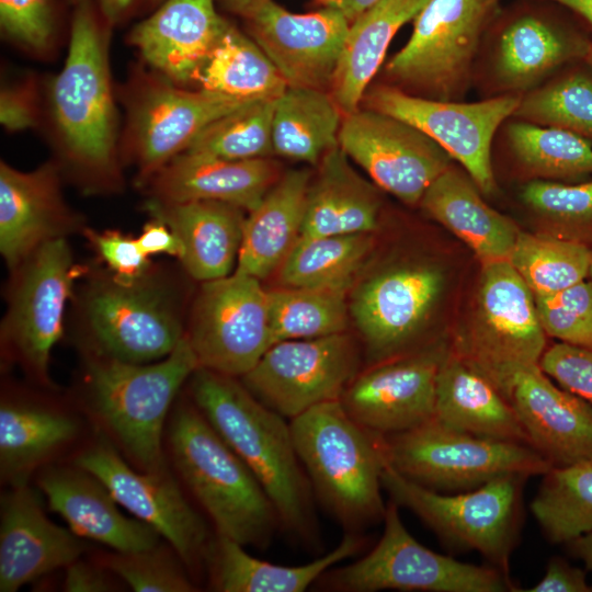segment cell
Segmentation results:
<instances>
[{
  "mask_svg": "<svg viewBox=\"0 0 592 592\" xmlns=\"http://www.w3.org/2000/svg\"><path fill=\"white\" fill-rule=\"evenodd\" d=\"M440 270L428 264L389 267L362 281L349 311L375 363L395 357L428 319L443 289Z\"/></svg>",
  "mask_w": 592,
  "mask_h": 592,
  "instance_id": "d6986e66",
  "label": "cell"
},
{
  "mask_svg": "<svg viewBox=\"0 0 592 592\" xmlns=\"http://www.w3.org/2000/svg\"><path fill=\"white\" fill-rule=\"evenodd\" d=\"M278 178L269 158L228 160L186 150L144 184L149 185L151 200L159 202L217 201L250 212Z\"/></svg>",
  "mask_w": 592,
  "mask_h": 592,
  "instance_id": "484cf974",
  "label": "cell"
},
{
  "mask_svg": "<svg viewBox=\"0 0 592 592\" xmlns=\"http://www.w3.org/2000/svg\"><path fill=\"white\" fill-rule=\"evenodd\" d=\"M103 19L113 25L119 22L133 9L137 0H96Z\"/></svg>",
  "mask_w": 592,
  "mask_h": 592,
  "instance_id": "6f0895ef",
  "label": "cell"
},
{
  "mask_svg": "<svg viewBox=\"0 0 592 592\" xmlns=\"http://www.w3.org/2000/svg\"><path fill=\"white\" fill-rule=\"evenodd\" d=\"M269 0H220L224 8L235 14L247 16Z\"/></svg>",
  "mask_w": 592,
  "mask_h": 592,
  "instance_id": "94428289",
  "label": "cell"
},
{
  "mask_svg": "<svg viewBox=\"0 0 592 592\" xmlns=\"http://www.w3.org/2000/svg\"><path fill=\"white\" fill-rule=\"evenodd\" d=\"M535 303L547 335L592 350V278H584L551 296L535 297Z\"/></svg>",
  "mask_w": 592,
  "mask_h": 592,
  "instance_id": "7dc6e473",
  "label": "cell"
},
{
  "mask_svg": "<svg viewBox=\"0 0 592 592\" xmlns=\"http://www.w3.org/2000/svg\"><path fill=\"white\" fill-rule=\"evenodd\" d=\"M584 19L592 26V0H551Z\"/></svg>",
  "mask_w": 592,
  "mask_h": 592,
  "instance_id": "6125c7cd",
  "label": "cell"
},
{
  "mask_svg": "<svg viewBox=\"0 0 592 592\" xmlns=\"http://www.w3.org/2000/svg\"><path fill=\"white\" fill-rule=\"evenodd\" d=\"M346 287H285L269 291L273 344L346 332Z\"/></svg>",
  "mask_w": 592,
  "mask_h": 592,
  "instance_id": "60d3db41",
  "label": "cell"
},
{
  "mask_svg": "<svg viewBox=\"0 0 592 592\" xmlns=\"http://www.w3.org/2000/svg\"><path fill=\"white\" fill-rule=\"evenodd\" d=\"M76 535L46 517L27 482L12 486L1 498L0 591L15 592L79 559L84 546Z\"/></svg>",
  "mask_w": 592,
  "mask_h": 592,
  "instance_id": "cb8c5ba5",
  "label": "cell"
},
{
  "mask_svg": "<svg viewBox=\"0 0 592 592\" xmlns=\"http://www.w3.org/2000/svg\"><path fill=\"white\" fill-rule=\"evenodd\" d=\"M190 379L194 405L262 486L281 528L305 548L320 549L315 496L289 420L260 402L239 378L198 367Z\"/></svg>",
  "mask_w": 592,
  "mask_h": 592,
  "instance_id": "6da1fadb",
  "label": "cell"
},
{
  "mask_svg": "<svg viewBox=\"0 0 592 592\" xmlns=\"http://www.w3.org/2000/svg\"><path fill=\"white\" fill-rule=\"evenodd\" d=\"M125 102L126 143L144 184L212 123L254 101L203 89L187 91L157 72H140Z\"/></svg>",
  "mask_w": 592,
  "mask_h": 592,
  "instance_id": "4fadbf2b",
  "label": "cell"
},
{
  "mask_svg": "<svg viewBox=\"0 0 592 592\" xmlns=\"http://www.w3.org/2000/svg\"><path fill=\"white\" fill-rule=\"evenodd\" d=\"M527 478L509 474L471 490L441 492L402 477L386 464L382 485L392 502L413 512L445 543L476 550L509 573Z\"/></svg>",
  "mask_w": 592,
  "mask_h": 592,
  "instance_id": "ba28073f",
  "label": "cell"
},
{
  "mask_svg": "<svg viewBox=\"0 0 592 592\" xmlns=\"http://www.w3.org/2000/svg\"><path fill=\"white\" fill-rule=\"evenodd\" d=\"M591 260L581 241L520 231L509 261L534 297H547L588 278Z\"/></svg>",
  "mask_w": 592,
  "mask_h": 592,
  "instance_id": "b9f144b4",
  "label": "cell"
},
{
  "mask_svg": "<svg viewBox=\"0 0 592 592\" xmlns=\"http://www.w3.org/2000/svg\"><path fill=\"white\" fill-rule=\"evenodd\" d=\"M227 24L214 0H164L132 30L128 42L155 72L184 84L192 82Z\"/></svg>",
  "mask_w": 592,
  "mask_h": 592,
  "instance_id": "4316f807",
  "label": "cell"
},
{
  "mask_svg": "<svg viewBox=\"0 0 592 592\" xmlns=\"http://www.w3.org/2000/svg\"><path fill=\"white\" fill-rule=\"evenodd\" d=\"M82 305L92 355L152 363L167 357L185 334L171 282L151 269L130 284L119 283L111 274L96 277Z\"/></svg>",
  "mask_w": 592,
  "mask_h": 592,
  "instance_id": "9c48e42d",
  "label": "cell"
},
{
  "mask_svg": "<svg viewBox=\"0 0 592 592\" xmlns=\"http://www.w3.org/2000/svg\"><path fill=\"white\" fill-rule=\"evenodd\" d=\"M429 0H378L350 23L330 95L344 116L358 110L398 30Z\"/></svg>",
  "mask_w": 592,
  "mask_h": 592,
  "instance_id": "e575fe53",
  "label": "cell"
},
{
  "mask_svg": "<svg viewBox=\"0 0 592 592\" xmlns=\"http://www.w3.org/2000/svg\"><path fill=\"white\" fill-rule=\"evenodd\" d=\"M519 163L540 178L577 179L592 174V143L573 133L522 121L508 129Z\"/></svg>",
  "mask_w": 592,
  "mask_h": 592,
  "instance_id": "7bdbcfd3",
  "label": "cell"
},
{
  "mask_svg": "<svg viewBox=\"0 0 592 592\" xmlns=\"http://www.w3.org/2000/svg\"><path fill=\"white\" fill-rule=\"evenodd\" d=\"M246 274L202 283L185 335L198 366L241 378L273 344L269 291Z\"/></svg>",
  "mask_w": 592,
  "mask_h": 592,
  "instance_id": "7c38bea8",
  "label": "cell"
},
{
  "mask_svg": "<svg viewBox=\"0 0 592 592\" xmlns=\"http://www.w3.org/2000/svg\"><path fill=\"white\" fill-rule=\"evenodd\" d=\"M525 592H592L587 573L560 557L548 561L543 578Z\"/></svg>",
  "mask_w": 592,
  "mask_h": 592,
  "instance_id": "db71d44e",
  "label": "cell"
},
{
  "mask_svg": "<svg viewBox=\"0 0 592 592\" xmlns=\"http://www.w3.org/2000/svg\"><path fill=\"white\" fill-rule=\"evenodd\" d=\"M520 94H503L480 102L441 101L378 86L364 94L366 107L402 119L439 144L466 170L478 189L494 190L491 144L499 126L513 116Z\"/></svg>",
  "mask_w": 592,
  "mask_h": 592,
  "instance_id": "2e32d148",
  "label": "cell"
},
{
  "mask_svg": "<svg viewBox=\"0 0 592 592\" xmlns=\"http://www.w3.org/2000/svg\"><path fill=\"white\" fill-rule=\"evenodd\" d=\"M79 433L78 421L36 402L4 399L0 406V474L11 486L29 476Z\"/></svg>",
  "mask_w": 592,
  "mask_h": 592,
  "instance_id": "d590c367",
  "label": "cell"
},
{
  "mask_svg": "<svg viewBox=\"0 0 592 592\" xmlns=\"http://www.w3.org/2000/svg\"><path fill=\"white\" fill-rule=\"evenodd\" d=\"M378 0H330L329 5L340 10L349 22H353Z\"/></svg>",
  "mask_w": 592,
  "mask_h": 592,
  "instance_id": "91938a15",
  "label": "cell"
},
{
  "mask_svg": "<svg viewBox=\"0 0 592 592\" xmlns=\"http://www.w3.org/2000/svg\"><path fill=\"white\" fill-rule=\"evenodd\" d=\"M83 234L117 282L134 283L151 269L150 259L140 249L137 238L119 230L84 229Z\"/></svg>",
  "mask_w": 592,
  "mask_h": 592,
  "instance_id": "f907efd6",
  "label": "cell"
},
{
  "mask_svg": "<svg viewBox=\"0 0 592 592\" xmlns=\"http://www.w3.org/2000/svg\"><path fill=\"white\" fill-rule=\"evenodd\" d=\"M276 99L258 100L220 117L186 150L228 160L269 158L274 153L272 124Z\"/></svg>",
  "mask_w": 592,
  "mask_h": 592,
  "instance_id": "f6af8a7d",
  "label": "cell"
},
{
  "mask_svg": "<svg viewBox=\"0 0 592 592\" xmlns=\"http://www.w3.org/2000/svg\"><path fill=\"white\" fill-rule=\"evenodd\" d=\"M538 365L559 386L592 405V350L555 343Z\"/></svg>",
  "mask_w": 592,
  "mask_h": 592,
  "instance_id": "816d5d0a",
  "label": "cell"
},
{
  "mask_svg": "<svg viewBox=\"0 0 592 592\" xmlns=\"http://www.w3.org/2000/svg\"><path fill=\"white\" fill-rule=\"evenodd\" d=\"M110 570L100 561L75 560L66 567L64 590L67 592H106L114 590Z\"/></svg>",
  "mask_w": 592,
  "mask_h": 592,
  "instance_id": "11a10c76",
  "label": "cell"
},
{
  "mask_svg": "<svg viewBox=\"0 0 592 592\" xmlns=\"http://www.w3.org/2000/svg\"><path fill=\"white\" fill-rule=\"evenodd\" d=\"M567 545L570 553L582 560L588 570L592 571V531L576 537Z\"/></svg>",
  "mask_w": 592,
  "mask_h": 592,
  "instance_id": "680465c9",
  "label": "cell"
},
{
  "mask_svg": "<svg viewBox=\"0 0 592 592\" xmlns=\"http://www.w3.org/2000/svg\"><path fill=\"white\" fill-rule=\"evenodd\" d=\"M499 12V0H429L413 19L409 41L386 65L387 76L415 95L454 101Z\"/></svg>",
  "mask_w": 592,
  "mask_h": 592,
  "instance_id": "8fae6325",
  "label": "cell"
},
{
  "mask_svg": "<svg viewBox=\"0 0 592 592\" xmlns=\"http://www.w3.org/2000/svg\"><path fill=\"white\" fill-rule=\"evenodd\" d=\"M38 486L50 509L79 536L119 553L139 551L159 544L160 534L153 527L125 516L106 486L76 465L44 469Z\"/></svg>",
  "mask_w": 592,
  "mask_h": 592,
  "instance_id": "d4e9b609",
  "label": "cell"
},
{
  "mask_svg": "<svg viewBox=\"0 0 592 592\" xmlns=\"http://www.w3.org/2000/svg\"><path fill=\"white\" fill-rule=\"evenodd\" d=\"M71 4H73L75 7L84 2V1H88V0H68Z\"/></svg>",
  "mask_w": 592,
  "mask_h": 592,
  "instance_id": "e7e4bbea",
  "label": "cell"
},
{
  "mask_svg": "<svg viewBox=\"0 0 592 592\" xmlns=\"http://www.w3.org/2000/svg\"><path fill=\"white\" fill-rule=\"evenodd\" d=\"M398 509L391 500L387 503L383 534L367 555L330 568L315 587L337 592L516 591L509 573L494 566L463 562L420 544L406 528Z\"/></svg>",
  "mask_w": 592,
  "mask_h": 592,
  "instance_id": "30bf717a",
  "label": "cell"
},
{
  "mask_svg": "<svg viewBox=\"0 0 592 592\" xmlns=\"http://www.w3.org/2000/svg\"><path fill=\"white\" fill-rule=\"evenodd\" d=\"M589 39L539 14L506 23L496 44L493 75L508 94L528 92L558 68L584 57Z\"/></svg>",
  "mask_w": 592,
  "mask_h": 592,
  "instance_id": "f1b7e54d",
  "label": "cell"
},
{
  "mask_svg": "<svg viewBox=\"0 0 592 592\" xmlns=\"http://www.w3.org/2000/svg\"><path fill=\"white\" fill-rule=\"evenodd\" d=\"M546 335L532 291L510 261L492 262L482 264L469 322L451 352L508 399L515 376L539 364Z\"/></svg>",
  "mask_w": 592,
  "mask_h": 592,
  "instance_id": "8992f818",
  "label": "cell"
},
{
  "mask_svg": "<svg viewBox=\"0 0 592 592\" xmlns=\"http://www.w3.org/2000/svg\"><path fill=\"white\" fill-rule=\"evenodd\" d=\"M349 159L337 146L318 163L307 190L300 236L372 234L377 228L380 201L376 187Z\"/></svg>",
  "mask_w": 592,
  "mask_h": 592,
  "instance_id": "f546056e",
  "label": "cell"
},
{
  "mask_svg": "<svg viewBox=\"0 0 592 592\" xmlns=\"http://www.w3.org/2000/svg\"><path fill=\"white\" fill-rule=\"evenodd\" d=\"M110 27L92 0L75 7L68 55L49 90L61 156L92 189H112L121 182L109 66Z\"/></svg>",
  "mask_w": 592,
  "mask_h": 592,
  "instance_id": "7a4b0ae2",
  "label": "cell"
},
{
  "mask_svg": "<svg viewBox=\"0 0 592 592\" xmlns=\"http://www.w3.org/2000/svg\"><path fill=\"white\" fill-rule=\"evenodd\" d=\"M360 350L342 332L272 344L240 382L264 406L292 420L307 410L340 400L360 373Z\"/></svg>",
  "mask_w": 592,
  "mask_h": 592,
  "instance_id": "9a60e30c",
  "label": "cell"
},
{
  "mask_svg": "<svg viewBox=\"0 0 592 592\" xmlns=\"http://www.w3.org/2000/svg\"><path fill=\"white\" fill-rule=\"evenodd\" d=\"M137 241L147 257L168 254L179 260L182 257L183 249L179 238L158 218L152 217L144 225Z\"/></svg>",
  "mask_w": 592,
  "mask_h": 592,
  "instance_id": "9f6ffc18",
  "label": "cell"
},
{
  "mask_svg": "<svg viewBox=\"0 0 592 592\" xmlns=\"http://www.w3.org/2000/svg\"><path fill=\"white\" fill-rule=\"evenodd\" d=\"M311 173L285 172L246 217L234 272L264 280L280 269L300 237Z\"/></svg>",
  "mask_w": 592,
  "mask_h": 592,
  "instance_id": "4dcf8cb0",
  "label": "cell"
},
{
  "mask_svg": "<svg viewBox=\"0 0 592 592\" xmlns=\"http://www.w3.org/2000/svg\"><path fill=\"white\" fill-rule=\"evenodd\" d=\"M434 419L477 436L530 445L510 401L451 351L436 377Z\"/></svg>",
  "mask_w": 592,
  "mask_h": 592,
  "instance_id": "836d02e7",
  "label": "cell"
},
{
  "mask_svg": "<svg viewBox=\"0 0 592 592\" xmlns=\"http://www.w3.org/2000/svg\"><path fill=\"white\" fill-rule=\"evenodd\" d=\"M508 400L530 446L553 467L592 457V405L556 385L539 365L515 376Z\"/></svg>",
  "mask_w": 592,
  "mask_h": 592,
  "instance_id": "603a6c76",
  "label": "cell"
},
{
  "mask_svg": "<svg viewBox=\"0 0 592 592\" xmlns=\"http://www.w3.org/2000/svg\"><path fill=\"white\" fill-rule=\"evenodd\" d=\"M468 174L449 167L421 198L433 219L462 239L482 264L509 261L520 230L481 198Z\"/></svg>",
  "mask_w": 592,
  "mask_h": 592,
  "instance_id": "d6a6232c",
  "label": "cell"
},
{
  "mask_svg": "<svg viewBox=\"0 0 592 592\" xmlns=\"http://www.w3.org/2000/svg\"><path fill=\"white\" fill-rule=\"evenodd\" d=\"M521 196L533 210L565 229L592 226V181L562 184L534 180L525 184Z\"/></svg>",
  "mask_w": 592,
  "mask_h": 592,
  "instance_id": "c3c4849f",
  "label": "cell"
},
{
  "mask_svg": "<svg viewBox=\"0 0 592 592\" xmlns=\"http://www.w3.org/2000/svg\"><path fill=\"white\" fill-rule=\"evenodd\" d=\"M0 122L11 133L26 130L38 125L39 101L33 79L7 83L1 88Z\"/></svg>",
  "mask_w": 592,
  "mask_h": 592,
  "instance_id": "f5cc1de1",
  "label": "cell"
},
{
  "mask_svg": "<svg viewBox=\"0 0 592 592\" xmlns=\"http://www.w3.org/2000/svg\"><path fill=\"white\" fill-rule=\"evenodd\" d=\"M167 435L175 469L216 533L244 547L267 548L281 528L273 503L194 402L175 406Z\"/></svg>",
  "mask_w": 592,
  "mask_h": 592,
  "instance_id": "5b68a950",
  "label": "cell"
},
{
  "mask_svg": "<svg viewBox=\"0 0 592 592\" xmlns=\"http://www.w3.org/2000/svg\"><path fill=\"white\" fill-rule=\"evenodd\" d=\"M590 278H592V260H591V267H590V275H589Z\"/></svg>",
  "mask_w": 592,
  "mask_h": 592,
  "instance_id": "03108f58",
  "label": "cell"
},
{
  "mask_svg": "<svg viewBox=\"0 0 592 592\" xmlns=\"http://www.w3.org/2000/svg\"><path fill=\"white\" fill-rule=\"evenodd\" d=\"M244 18L288 87L330 89L350 27L340 10L296 14L269 0Z\"/></svg>",
  "mask_w": 592,
  "mask_h": 592,
  "instance_id": "44dd1931",
  "label": "cell"
},
{
  "mask_svg": "<svg viewBox=\"0 0 592 592\" xmlns=\"http://www.w3.org/2000/svg\"><path fill=\"white\" fill-rule=\"evenodd\" d=\"M151 1H153L156 3H160V2H163L164 0H151Z\"/></svg>",
  "mask_w": 592,
  "mask_h": 592,
  "instance_id": "003e7915",
  "label": "cell"
},
{
  "mask_svg": "<svg viewBox=\"0 0 592 592\" xmlns=\"http://www.w3.org/2000/svg\"><path fill=\"white\" fill-rule=\"evenodd\" d=\"M73 464L100 479L119 505L153 527L186 567L205 563L213 537L167 471H137L102 440L81 451Z\"/></svg>",
  "mask_w": 592,
  "mask_h": 592,
  "instance_id": "ac0fdd59",
  "label": "cell"
},
{
  "mask_svg": "<svg viewBox=\"0 0 592 592\" xmlns=\"http://www.w3.org/2000/svg\"><path fill=\"white\" fill-rule=\"evenodd\" d=\"M1 339L12 357L49 384V358L62 334L64 315L82 269L66 238L38 247L16 270Z\"/></svg>",
  "mask_w": 592,
  "mask_h": 592,
  "instance_id": "5bb4252c",
  "label": "cell"
},
{
  "mask_svg": "<svg viewBox=\"0 0 592 592\" xmlns=\"http://www.w3.org/2000/svg\"><path fill=\"white\" fill-rule=\"evenodd\" d=\"M338 143L376 185L409 205L451 167L452 157L423 132L367 107L344 116Z\"/></svg>",
  "mask_w": 592,
  "mask_h": 592,
  "instance_id": "e0dca14e",
  "label": "cell"
},
{
  "mask_svg": "<svg viewBox=\"0 0 592 592\" xmlns=\"http://www.w3.org/2000/svg\"><path fill=\"white\" fill-rule=\"evenodd\" d=\"M374 244L372 234L300 236L278 269L285 287L350 288Z\"/></svg>",
  "mask_w": 592,
  "mask_h": 592,
  "instance_id": "f35d334b",
  "label": "cell"
},
{
  "mask_svg": "<svg viewBox=\"0 0 592 592\" xmlns=\"http://www.w3.org/2000/svg\"><path fill=\"white\" fill-rule=\"evenodd\" d=\"M583 59L587 62V65L590 67V69L592 70V41L589 42L588 49Z\"/></svg>",
  "mask_w": 592,
  "mask_h": 592,
  "instance_id": "be15d7a7",
  "label": "cell"
},
{
  "mask_svg": "<svg viewBox=\"0 0 592 592\" xmlns=\"http://www.w3.org/2000/svg\"><path fill=\"white\" fill-rule=\"evenodd\" d=\"M172 551L158 544L139 551H115L103 556L100 562L136 592L195 591V585L182 569L181 558Z\"/></svg>",
  "mask_w": 592,
  "mask_h": 592,
  "instance_id": "bcb514c9",
  "label": "cell"
},
{
  "mask_svg": "<svg viewBox=\"0 0 592 592\" xmlns=\"http://www.w3.org/2000/svg\"><path fill=\"white\" fill-rule=\"evenodd\" d=\"M366 539L346 532L329 553L300 566H282L258 559L241 544L216 533L205 565L210 585L221 592H304L330 568L358 553Z\"/></svg>",
  "mask_w": 592,
  "mask_h": 592,
  "instance_id": "1f68e13d",
  "label": "cell"
},
{
  "mask_svg": "<svg viewBox=\"0 0 592 592\" xmlns=\"http://www.w3.org/2000/svg\"><path fill=\"white\" fill-rule=\"evenodd\" d=\"M0 26L7 38L26 52L45 56L56 38L53 0H0Z\"/></svg>",
  "mask_w": 592,
  "mask_h": 592,
  "instance_id": "681fc988",
  "label": "cell"
},
{
  "mask_svg": "<svg viewBox=\"0 0 592 592\" xmlns=\"http://www.w3.org/2000/svg\"><path fill=\"white\" fill-rule=\"evenodd\" d=\"M446 353L428 349L373 364L345 388L340 398L344 410L383 436L434 419L436 377Z\"/></svg>",
  "mask_w": 592,
  "mask_h": 592,
  "instance_id": "ffe728a7",
  "label": "cell"
},
{
  "mask_svg": "<svg viewBox=\"0 0 592 592\" xmlns=\"http://www.w3.org/2000/svg\"><path fill=\"white\" fill-rule=\"evenodd\" d=\"M198 367L185 334L167 357L152 363L89 354L84 401L101 430L140 470L164 473V423L180 388Z\"/></svg>",
  "mask_w": 592,
  "mask_h": 592,
  "instance_id": "277c9868",
  "label": "cell"
},
{
  "mask_svg": "<svg viewBox=\"0 0 592 592\" xmlns=\"http://www.w3.org/2000/svg\"><path fill=\"white\" fill-rule=\"evenodd\" d=\"M192 81L247 101L276 99L288 87L260 46L229 22Z\"/></svg>",
  "mask_w": 592,
  "mask_h": 592,
  "instance_id": "74e56055",
  "label": "cell"
},
{
  "mask_svg": "<svg viewBox=\"0 0 592 592\" xmlns=\"http://www.w3.org/2000/svg\"><path fill=\"white\" fill-rule=\"evenodd\" d=\"M387 464L402 477L441 492L475 489L499 476H544L551 464L527 444L469 434L432 419L383 436Z\"/></svg>",
  "mask_w": 592,
  "mask_h": 592,
  "instance_id": "52a82bcc",
  "label": "cell"
},
{
  "mask_svg": "<svg viewBox=\"0 0 592 592\" xmlns=\"http://www.w3.org/2000/svg\"><path fill=\"white\" fill-rule=\"evenodd\" d=\"M343 113L325 90L287 87L276 99L272 141L275 155L318 166L339 146Z\"/></svg>",
  "mask_w": 592,
  "mask_h": 592,
  "instance_id": "8d00e7d4",
  "label": "cell"
},
{
  "mask_svg": "<svg viewBox=\"0 0 592 592\" xmlns=\"http://www.w3.org/2000/svg\"><path fill=\"white\" fill-rule=\"evenodd\" d=\"M531 511L546 538L567 544L592 531V457L544 476Z\"/></svg>",
  "mask_w": 592,
  "mask_h": 592,
  "instance_id": "ab89813d",
  "label": "cell"
},
{
  "mask_svg": "<svg viewBox=\"0 0 592 592\" xmlns=\"http://www.w3.org/2000/svg\"><path fill=\"white\" fill-rule=\"evenodd\" d=\"M289 424L315 499L345 532L361 533L383 521V435L353 420L340 400L318 405Z\"/></svg>",
  "mask_w": 592,
  "mask_h": 592,
  "instance_id": "3957f363",
  "label": "cell"
},
{
  "mask_svg": "<svg viewBox=\"0 0 592 592\" xmlns=\"http://www.w3.org/2000/svg\"><path fill=\"white\" fill-rule=\"evenodd\" d=\"M146 208L179 238L180 262L191 277L203 283L234 273L246 221L242 208L217 201L163 203L151 198Z\"/></svg>",
  "mask_w": 592,
  "mask_h": 592,
  "instance_id": "83f0119b",
  "label": "cell"
},
{
  "mask_svg": "<svg viewBox=\"0 0 592 592\" xmlns=\"http://www.w3.org/2000/svg\"><path fill=\"white\" fill-rule=\"evenodd\" d=\"M519 121L563 129L592 143V75L573 70L521 96Z\"/></svg>",
  "mask_w": 592,
  "mask_h": 592,
  "instance_id": "ee69618b",
  "label": "cell"
},
{
  "mask_svg": "<svg viewBox=\"0 0 592 592\" xmlns=\"http://www.w3.org/2000/svg\"><path fill=\"white\" fill-rule=\"evenodd\" d=\"M78 218L61 193L56 163L20 171L0 163V252L16 270L38 247L75 231Z\"/></svg>",
  "mask_w": 592,
  "mask_h": 592,
  "instance_id": "7402d4cb",
  "label": "cell"
}]
</instances>
